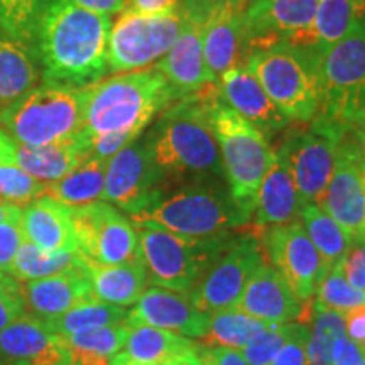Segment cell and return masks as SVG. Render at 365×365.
<instances>
[{"mask_svg": "<svg viewBox=\"0 0 365 365\" xmlns=\"http://www.w3.org/2000/svg\"><path fill=\"white\" fill-rule=\"evenodd\" d=\"M108 16L66 0H49L31 43L44 83L75 88L98 83L108 73Z\"/></svg>", "mask_w": 365, "mask_h": 365, "instance_id": "6da1fadb", "label": "cell"}, {"mask_svg": "<svg viewBox=\"0 0 365 365\" xmlns=\"http://www.w3.org/2000/svg\"><path fill=\"white\" fill-rule=\"evenodd\" d=\"M210 93L212 88L207 93L196 91L175 105H168L144 137L150 156L164 175L223 176L220 150L210 124Z\"/></svg>", "mask_w": 365, "mask_h": 365, "instance_id": "7a4b0ae2", "label": "cell"}, {"mask_svg": "<svg viewBox=\"0 0 365 365\" xmlns=\"http://www.w3.org/2000/svg\"><path fill=\"white\" fill-rule=\"evenodd\" d=\"M86 91L80 134L88 140L122 130L143 134L153 118L176 100L168 80L156 68L120 73L86 86Z\"/></svg>", "mask_w": 365, "mask_h": 365, "instance_id": "3957f363", "label": "cell"}, {"mask_svg": "<svg viewBox=\"0 0 365 365\" xmlns=\"http://www.w3.org/2000/svg\"><path fill=\"white\" fill-rule=\"evenodd\" d=\"M134 227H153L188 237H208L242 228L252 213L215 182H193L171 193L156 191L153 200L129 217Z\"/></svg>", "mask_w": 365, "mask_h": 365, "instance_id": "277c9868", "label": "cell"}, {"mask_svg": "<svg viewBox=\"0 0 365 365\" xmlns=\"http://www.w3.org/2000/svg\"><path fill=\"white\" fill-rule=\"evenodd\" d=\"M319 53L279 41L249 53L245 68L289 122L309 124L319 108Z\"/></svg>", "mask_w": 365, "mask_h": 365, "instance_id": "5b68a950", "label": "cell"}, {"mask_svg": "<svg viewBox=\"0 0 365 365\" xmlns=\"http://www.w3.org/2000/svg\"><path fill=\"white\" fill-rule=\"evenodd\" d=\"M208 112L228 191L254 215L255 195L274 156L267 137L223 102L217 85L210 93Z\"/></svg>", "mask_w": 365, "mask_h": 365, "instance_id": "8992f818", "label": "cell"}, {"mask_svg": "<svg viewBox=\"0 0 365 365\" xmlns=\"http://www.w3.org/2000/svg\"><path fill=\"white\" fill-rule=\"evenodd\" d=\"M88 91L43 83L0 110V127L24 145H46L76 135L83 127Z\"/></svg>", "mask_w": 365, "mask_h": 365, "instance_id": "52a82bcc", "label": "cell"}, {"mask_svg": "<svg viewBox=\"0 0 365 365\" xmlns=\"http://www.w3.org/2000/svg\"><path fill=\"white\" fill-rule=\"evenodd\" d=\"M140 257L150 284L188 294L228 249L230 232L208 237H188L153 227H135Z\"/></svg>", "mask_w": 365, "mask_h": 365, "instance_id": "ba28073f", "label": "cell"}, {"mask_svg": "<svg viewBox=\"0 0 365 365\" xmlns=\"http://www.w3.org/2000/svg\"><path fill=\"white\" fill-rule=\"evenodd\" d=\"M318 118L345 130H360L365 108V17L319 54Z\"/></svg>", "mask_w": 365, "mask_h": 365, "instance_id": "9c48e42d", "label": "cell"}, {"mask_svg": "<svg viewBox=\"0 0 365 365\" xmlns=\"http://www.w3.org/2000/svg\"><path fill=\"white\" fill-rule=\"evenodd\" d=\"M345 132L336 124L314 117L309 129L289 134L277 150L291 173L301 205H317L325 193Z\"/></svg>", "mask_w": 365, "mask_h": 365, "instance_id": "30bf717a", "label": "cell"}, {"mask_svg": "<svg viewBox=\"0 0 365 365\" xmlns=\"http://www.w3.org/2000/svg\"><path fill=\"white\" fill-rule=\"evenodd\" d=\"M182 24L185 17L180 11L170 16H140L124 11L108 36V73L144 70L159 61L176 43Z\"/></svg>", "mask_w": 365, "mask_h": 365, "instance_id": "8fae6325", "label": "cell"}, {"mask_svg": "<svg viewBox=\"0 0 365 365\" xmlns=\"http://www.w3.org/2000/svg\"><path fill=\"white\" fill-rule=\"evenodd\" d=\"M264 261L266 254L257 232L235 235L220 259L193 286L188 298L208 314L235 308L250 277Z\"/></svg>", "mask_w": 365, "mask_h": 365, "instance_id": "7c38bea8", "label": "cell"}, {"mask_svg": "<svg viewBox=\"0 0 365 365\" xmlns=\"http://www.w3.org/2000/svg\"><path fill=\"white\" fill-rule=\"evenodd\" d=\"M78 252L90 261L115 266L139 261L140 249L135 227L107 202L70 208Z\"/></svg>", "mask_w": 365, "mask_h": 365, "instance_id": "4fadbf2b", "label": "cell"}, {"mask_svg": "<svg viewBox=\"0 0 365 365\" xmlns=\"http://www.w3.org/2000/svg\"><path fill=\"white\" fill-rule=\"evenodd\" d=\"M266 259L272 264L287 286L301 301L314 298L317 287L328 269L301 220L271 227L261 232Z\"/></svg>", "mask_w": 365, "mask_h": 365, "instance_id": "5bb4252c", "label": "cell"}, {"mask_svg": "<svg viewBox=\"0 0 365 365\" xmlns=\"http://www.w3.org/2000/svg\"><path fill=\"white\" fill-rule=\"evenodd\" d=\"M319 0H250L242 16L245 54L279 41L309 46Z\"/></svg>", "mask_w": 365, "mask_h": 365, "instance_id": "9a60e30c", "label": "cell"}, {"mask_svg": "<svg viewBox=\"0 0 365 365\" xmlns=\"http://www.w3.org/2000/svg\"><path fill=\"white\" fill-rule=\"evenodd\" d=\"M359 150L357 130H346L339 145L335 170L317 203L352 242L365 240V185L359 170Z\"/></svg>", "mask_w": 365, "mask_h": 365, "instance_id": "2e32d148", "label": "cell"}, {"mask_svg": "<svg viewBox=\"0 0 365 365\" xmlns=\"http://www.w3.org/2000/svg\"><path fill=\"white\" fill-rule=\"evenodd\" d=\"M163 178L145 140L135 139L108 159L102 202L115 205L130 217L153 200Z\"/></svg>", "mask_w": 365, "mask_h": 365, "instance_id": "e0dca14e", "label": "cell"}, {"mask_svg": "<svg viewBox=\"0 0 365 365\" xmlns=\"http://www.w3.org/2000/svg\"><path fill=\"white\" fill-rule=\"evenodd\" d=\"M210 314L191 303L188 294L153 286L127 312V327H154L188 339L207 335Z\"/></svg>", "mask_w": 365, "mask_h": 365, "instance_id": "ac0fdd59", "label": "cell"}, {"mask_svg": "<svg viewBox=\"0 0 365 365\" xmlns=\"http://www.w3.org/2000/svg\"><path fill=\"white\" fill-rule=\"evenodd\" d=\"M247 0H217L203 19V56L213 81L239 65L244 51L242 16Z\"/></svg>", "mask_w": 365, "mask_h": 365, "instance_id": "d6986e66", "label": "cell"}, {"mask_svg": "<svg viewBox=\"0 0 365 365\" xmlns=\"http://www.w3.org/2000/svg\"><path fill=\"white\" fill-rule=\"evenodd\" d=\"M185 17L181 34L173 48L156 63V70L170 83L176 100L202 91L205 86L215 85L203 56L202 31L203 22Z\"/></svg>", "mask_w": 365, "mask_h": 365, "instance_id": "ffe728a7", "label": "cell"}, {"mask_svg": "<svg viewBox=\"0 0 365 365\" xmlns=\"http://www.w3.org/2000/svg\"><path fill=\"white\" fill-rule=\"evenodd\" d=\"M19 286L26 314L38 319L59 317L76 304L95 299L83 271V257L78 266L43 279L19 281Z\"/></svg>", "mask_w": 365, "mask_h": 365, "instance_id": "44dd1931", "label": "cell"}, {"mask_svg": "<svg viewBox=\"0 0 365 365\" xmlns=\"http://www.w3.org/2000/svg\"><path fill=\"white\" fill-rule=\"evenodd\" d=\"M215 85L223 102L234 108L245 120L257 127L266 137L286 129L291 124L277 110L261 83L254 78L252 73L245 66L237 65L223 71Z\"/></svg>", "mask_w": 365, "mask_h": 365, "instance_id": "7402d4cb", "label": "cell"}, {"mask_svg": "<svg viewBox=\"0 0 365 365\" xmlns=\"http://www.w3.org/2000/svg\"><path fill=\"white\" fill-rule=\"evenodd\" d=\"M304 301L287 286L281 272L264 261L245 286L235 309L266 323H291L299 318Z\"/></svg>", "mask_w": 365, "mask_h": 365, "instance_id": "603a6c76", "label": "cell"}, {"mask_svg": "<svg viewBox=\"0 0 365 365\" xmlns=\"http://www.w3.org/2000/svg\"><path fill=\"white\" fill-rule=\"evenodd\" d=\"M61 340L41 319L26 314L0 331V364L61 365Z\"/></svg>", "mask_w": 365, "mask_h": 365, "instance_id": "cb8c5ba5", "label": "cell"}, {"mask_svg": "<svg viewBox=\"0 0 365 365\" xmlns=\"http://www.w3.org/2000/svg\"><path fill=\"white\" fill-rule=\"evenodd\" d=\"M90 158V140L80 134L46 145H24L14 140L12 164L41 182L61 180Z\"/></svg>", "mask_w": 365, "mask_h": 365, "instance_id": "d4e9b609", "label": "cell"}, {"mask_svg": "<svg viewBox=\"0 0 365 365\" xmlns=\"http://www.w3.org/2000/svg\"><path fill=\"white\" fill-rule=\"evenodd\" d=\"M303 205L284 161L274 153L266 175L255 195L252 225L255 232L298 220Z\"/></svg>", "mask_w": 365, "mask_h": 365, "instance_id": "484cf974", "label": "cell"}, {"mask_svg": "<svg viewBox=\"0 0 365 365\" xmlns=\"http://www.w3.org/2000/svg\"><path fill=\"white\" fill-rule=\"evenodd\" d=\"M21 223L26 240L44 252L78 250L70 208L49 196H39L22 208Z\"/></svg>", "mask_w": 365, "mask_h": 365, "instance_id": "4316f807", "label": "cell"}, {"mask_svg": "<svg viewBox=\"0 0 365 365\" xmlns=\"http://www.w3.org/2000/svg\"><path fill=\"white\" fill-rule=\"evenodd\" d=\"M83 257V255H81ZM83 271L88 277L93 298L115 307H130L148 289L149 277L143 259L127 264L105 266L83 257Z\"/></svg>", "mask_w": 365, "mask_h": 365, "instance_id": "83f0119b", "label": "cell"}, {"mask_svg": "<svg viewBox=\"0 0 365 365\" xmlns=\"http://www.w3.org/2000/svg\"><path fill=\"white\" fill-rule=\"evenodd\" d=\"M129 327L108 325L59 336L63 349L61 365H113L124 349Z\"/></svg>", "mask_w": 365, "mask_h": 365, "instance_id": "f1b7e54d", "label": "cell"}, {"mask_svg": "<svg viewBox=\"0 0 365 365\" xmlns=\"http://www.w3.org/2000/svg\"><path fill=\"white\" fill-rule=\"evenodd\" d=\"M198 341L178 333L154 327H129L124 349L113 360L115 364H161L166 365L178 355L195 349Z\"/></svg>", "mask_w": 365, "mask_h": 365, "instance_id": "f546056e", "label": "cell"}, {"mask_svg": "<svg viewBox=\"0 0 365 365\" xmlns=\"http://www.w3.org/2000/svg\"><path fill=\"white\" fill-rule=\"evenodd\" d=\"M36 61L29 44L6 34L0 36V110L38 86L39 70Z\"/></svg>", "mask_w": 365, "mask_h": 365, "instance_id": "4dcf8cb0", "label": "cell"}, {"mask_svg": "<svg viewBox=\"0 0 365 365\" xmlns=\"http://www.w3.org/2000/svg\"><path fill=\"white\" fill-rule=\"evenodd\" d=\"M107 163L88 158L61 180L44 182V195L66 205L68 208H80L102 202Z\"/></svg>", "mask_w": 365, "mask_h": 365, "instance_id": "1f68e13d", "label": "cell"}, {"mask_svg": "<svg viewBox=\"0 0 365 365\" xmlns=\"http://www.w3.org/2000/svg\"><path fill=\"white\" fill-rule=\"evenodd\" d=\"M296 322L313 327L307 349L309 365H331L335 344L346 336L344 313L328 309L309 299L304 301L303 312Z\"/></svg>", "mask_w": 365, "mask_h": 365, "instance_id": "d6a6232c", "label": "cell"}, {"mask_svg": "<svg viewBox=\"0 0 365 365\" xmlns=\"http://www.w3.org/2000/svg\"><path fill=\"white\" fill-rule=\"evenodd\" d=\"M362 19L354 0H319L309 31V48L322 54L345 38Z\"/></svg>", "mask_w": 365, "mask_h": 365, "instance_id": "836d02e7", "label": "cell"}, {"mask_svg": "<svg viewBox=\"0 0 365 365\" xmlns=\"http://www.w3.org/2000/svg\"><path fill=\"white\" fill-rule=\"evenodd\" d=\"M127 309L124 307L103 303L98 299H90L85 303L76 304L75 308L68 309L59 317L41 319L49 331L56 336H70L78 331L91 330V328L108 327V325H124Z\"/></svg>", "mask_w": 365, "mask_h": 365, "instance_id": "e575fe53", "label": "cell"}, {"mask_svg": "<svg viewBox=\"0 0 365 365\" xmlns=\"http://www.w3.org/2000/svg\"><path fill=\"white\" fill-rule=\"evenodd\" d=\"M299 217L303 218L304 230L317 247L318 254L322 255L323 264L330 271L344 259L352 240L345 234L344 228L328 213L323 212L318 205H303Z\"/></svg>", "mask_w": 365, "mask_h": 365, "instance_id": "d590c367", "label": "cell"}, {"mask_svg": "<svg viewBox=\"0 0 365 365\" xmlns=\"http://www.w3.org/2000/svg\"><path fill=\"white\" fill-rule=\"evenodd\" d=\"M81 262V254L70 252H44L36 247L31 242H24L21 245L19 252L16 255V261L12 264L11 277L17 281H33L43 279V277L54 276V274L66 271V269L78 266Z\"/></svg>", "mask_w": 365, "mask_h": 365, "instance_id": "8d00e7d4", "label": "cell"}, {"mask_svg": "<svg viewBox=\"0 0 365 365\" xmlns=\"http://www.w3.org/2000/svg\"><path fill=\"white\" fill-rule=\"evenodd\" d=\"M267 325L269 323L262 319L240 313L235 308L223 309L210 314L207 335L202 340L205 345H222L240 350Z\"/></svg>", "mask_w": 365, "mask_h": 365, "instance_id": "74e56055", "label": "cell"}, {"mask_svg": "<svg viewBox=\"0 0 365 365\" xmlns=\"http://www.w3.org/2000/svg\"><path fill=\"white\" fill-rule=\"evenodd\" d=\"M48 4L49 0H0V31L31 46Z\"/></svg>", "mask_w": 365, "mask_h": 365, "instance_id": "f35d334b", "label": "cell"}, {"mask_svg": "<svg viewBox=\"0 0 365 365\" xmlns=\"http://www.w3.org/2000/svg\"><path fill=\"white\" fill-rule=\"evenodd\" d=\"M44 195V182L14 164L0 163V205L24 208Z\"/></svg>", "mask_w": 365, "mask_h": 365, "instance_id": "ab89813d", "label": "cell"}, {"mask_svg": "<svg viewBox=\"0 0 365 365\" xmlns=\"http://www.w3.org/2000/svg\"><path fill=\"white\" fill-rule=\"evenodd\" d=\"M314 298L318 304L328 309H335L339 313H346L349 309L365 303V293L349 284L341 272L340 262L327 272V276L317 287Z\"/></svg>", "mask_w": 365, "mask_h": 365, "instance_id": "60d3db41", "label": "cell"}, {"mask_svg": "<svg viewBox=\"0 0 365 365\" xmlns=\"http://www.w3.org/2000/svg\"><path fill=\"white\" fill-rule=\"evenodd\" d=\"M287 339V323H269L252 340L240 349L249 365H271Z\"/></svg>", "mask_w": 365, "mask_h": 365, "instance_id": "b9f144b4", "label": "cell"}, {"mask_svg": "<svg viewBox=\"0 0 365 365\" xmlns=\"http://www.w3.org/2000/svg\"><path fill=\"white\" fill-rule=\"evenodd\" d=\"M21 212L22 208L17 210L14 215L6 218L4 222H0V274L11 276L16 255L19 252L21 245L26 242L21 223Z\"/></svg>", "mask_w": 365, "mask_h": 365, "instance_id": "7bdbcfd3", "label": "cell"}, {"mask_svg": "<svg viewBox=\"0 0 365 365\" xmlns=\"http://www.w3.org/2000/svg\"><path fill=\"white\" fill-rule=\"evenodd\" d=\"M309 328L303 323H287V339L271 365H309L308 362Z\"/></svg>", "mask_w": 365, "mask_h": 365, "instance_id": "ee69618b", "label": "cell"}, {"mask_svg": "<svg viewBox=\"0 0 365 365\" xmlns=\"http://www.w3.org/2000/svg\"><path fill=\"white\" fill-rule=\"evenodd\" d=\"M26 317L19 281L11 276L0 277V331Z\"/></svg>", "mask_w": 365, "mask_h": 365, "instance_id": "f6af8a7d", "label": "cell"}, {"mask_svg": "<svg viewBox=\"0 0 365 365\" xmlns=\"http://www.w3.org/2000/svg\"><path fill=\"white\" fill-rule=\"evenodd\" d=\"M340 266L349 284L365 293V240H355L350 244Z\"/></svg>", "mask_w": 365, "mask_h": 365, "instance_id": "bcb514c9", "label": "cell"}, {"mask_svg": "<svg viewBox=\"0 0 365 365\" xmlns=\"http://www.w3.org/2000/svg\"><path fill=\"white\" fill-rule=\"evenodd\" d=\"M196 352L202 357L205 365H249L242 357L240 350L230 349V346L198 344Z\"/></svg>", "mask_w": 365, "mask_h": 365, "instance_id": "7dc6e473", "label": "cell"}, {"mask_svg": "<svg viewBox=\"0 0 365 365\" xmlns=\"http://www.w3.org/2000/svg\"><path fill=\"white\" fill-rule=\"evenodd\" d=\"M181 0H127L125 11L140 16H170L180 11Z\"/></svg>", "mask_w": 365, "mask_h": 365, "instance_id": "c3c4849f", "label": "cell"}, {"mask_svg": "<svg viewBox=\"0 0 365 365\" xmlns=\"http://www.w3.org/2000/svg\"><path fill=\"white\" fill-rule=\"evenodd\" d=\"M331 365H365V349L354 344L349 336H344L333 349Z\"/></svg>", "mask_w": 365, "mask_h": 365, "instance_id": "681fc988", "label": "cell"}, {"mask_svg": "<svg viewBox=\"0 0 365 365\" xmlns=\"http://www.w3.org/2000/svg\"><path fill=\"white\" fill-rule=\"evenodd\" d=\"M346 336L365 349V303L344 313Z\"/></svg>", "mask_w": 365, "mask_h": 365, "instance_id": "f907efd6", "label": "cell"}, {"mask_svg": "<svg viewBox=\"0 0 365 365\" xmlns=\"http://www.w3.org/2000/svg\"><path fill=\"white\" fill-rule=\"evenodd\" d=\"M75 6L83 7L86 11L102 14V16H115L125 11L127 0H66Z\"/></svg>", "mask_w": 365, "mask_h": 365, "instance_id": "816d5d0a", "label": "cell"}, {"mask_svg": "<svg viewBox=\"0 0 365 365\" xmlns=\"http://www.w3.org/2000/svg\"><path fill=\"white\" fill-rule=\"evenodd\" d=\"M196 349H198V345H196L195 349L188 350V352L178 355V357L170 360L166 365H205L202 357H200L198 352H196Z\"/></svg>", "mask_w": 365, "mask_h": 365, "instance_id": "f5cc1de1", "label": "cell"}, {"mask_svg": "<svg viewBox=\"0 0 365 365\" xmlns=\"http://www.w3.org/2000/svg\"><path fill=\"white\" fill-rule=\"evenodd\" d=\"M12 148L14 140L0 129V163L12 164Z\"/></svg>", "mask_w": 365, "mask_h": 365, "instance_id": "db71d44e", "label": "cell"}, {"mask_svg": "<svg viewBox=\"0 0 365 365\" xmlns=\"http://www.w3.org/2000/svg\"><path fill=\"white\" fill-rule=\"evenodd\" d=\"M359 134V132H357ZM360 137V134H359ZM359 170H360V176H362V181L365 185V143L364 139L360 137V150H359Z\"/></svg>", "mask_w": 365, "mask_h": 365, "instance_id": "11a10c76", "label": "cell"}, {"mask_svg": "<svg viewBox=\"0 0 365 365\" xmlns=\"http://www.w3.org/2000/svg\"><path fill=\"white\" fill-rule=\"evenodd\" d=\"M17 207H9V205H0V222H4L6 218H9L11 215H14V213L17 212Z\"/></svg>", "mask_w": 365, "mask_h": 365, "instance_id": "9f6ffc18", "label": "cell"}, {"mask_svg": "<svg viewBox=\"0 0 365 365\" xmlns=\"http://www.w3.org/2000/svg\"><path fill=\"white\" fill-rule=\"evenodd\" d=\"M354 2L357 4V7H359L360 14H362V17H365V0H354Z\"/></svg>", "mask_w": 365, "mask_h": 365, "instance_id": "6f0895ef", "label": "cell"}, {"mask_svg": "<svg viewBox=\"0 0 365 365\" xmlns=\"http://www.w3.org/2000/svg\"><path fill=\"white\" fill-rule=\"evenodd\" d=\"M115 365H161V364H130V362H125V364H115Z\"/></svg>", "mask_w": 365, "mask_h": 365, "instance_id": "680465c9", "label": "cell"}, {"mask_svg": "<svg viewBox=\"0 0 365 365\" xmlns=\"http://www.w3.org/2000/svg\"><path fill=\"white\" fill-rule=\"evenodd\" d=\"M365 130V108H364V120H362V129L357 130V132H364Z\"/></svg>", "mask_w": 365, "mask_h": 365, "instance_id": "91938a15", "label": "cell"}, {"mask_svg": "<svg viewBox=\"0 0 365 365\" xmlns=\"http://www.w3.org/2000/svg\"><path fill=\"white\" fill-rule=\"evenodd\" d=\"M359 134H360V137H362L364 143H365V130H364V132H359Z\"/></svg>", "mask_w": 365, "mask_h": 365, "instance_id": "94428289", "label": "cell"}, {"mask_svg": "<svg viewBox=\"0 0 365 365\" xmlns=\"http://www.w3.org/2000/svg\"><path fill=\"white\" fill-rule=\"evenodd\" d=\"M0 365H12V364H0Z\"/></svg>", "mask_w": 365, "mask_h": 365, "instance_id": "6125c7cd", "label": "cell"}, {"mask_svg": "<svg viewBox=\"0 0 365 365\" xmlns=\"http://www.w3.org/2000/svg\"><path fill=\"white\" fill-rule=\"evenodd\" d=\"M0 277H4V274H0Z\"/></svg>", "mask_w": 365, "mask_h": 365, "instance_id": "be15d7a7", "label": "cell"}]
</instances>
